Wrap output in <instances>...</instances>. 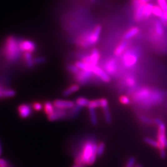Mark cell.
<instances>
[{
  "label": "cell",
  "instance_id": "1",
  "mask_svg": "<svg viewBox=\"0 0 167 167\" xmlns=\"http://www.w3.org/2000/svg\"><path fill=\"white\" fill-rule=\"evenodd\" d=\"M164 99L162 92L152 90L148 87H143L136 92L134 96V100L144 105H152L160 103Z\"/></svg>",
  "mask_w": 167,
  "mask_h": 167
},
{
  "label": "cell",
  "instance_id": "2",
  "mask_svg": "<svg viewBox=\"0 0 167 167\" xmlns=\"http://www.w3.org/2000/svg\"><path fill=\"white\" fill-rule=\"evenodd\" d=\"M21 52L19 40L14 36H8L4 47V55L8 61L11 63L16 62L19 59Z\"/></svg>",
  "mask_w": 167,
  "mask_h": 167
},
{
  "label": "cell",
  "instance_id": "3",
  "mask_svg": "<svg viewBox=\"0 0 167 167\" xmlns=\"http://www.w3.org/2000/svg\"><path fill=\"white\" fill-rule=\"evenodd\" d=\"M154 122L158 126L157 133V141L160 144V149H167V137L166 134V126L165 123L159 118H157L154 120Z\"/></svg>",
  "mask_w": 167,
  "mask_h": 167
},
{
  "label": "cell",
  "instance_id": "4",
  "mask_svg": "<svg viewBox=\"0 0 167 167\" xmlns=\"http://www.w3.org/2000/svg\"><path fill=\"white\" fill-rule=\"evenodd\" d=\"M138 60V56L134 50H128L123 57V64L127 68H131L135 65Z\"/></svg>",
  "mask_w": 167,
  "mask_h": 167
},
{
  "label": "cell",
  "instance_id": "5",
  "mask_svg": "<svg viewBox=\"0 0 167 167\" xmlns=\"http://www.w3.org/2000/svg\"><path fill=\"white\" fill-rule=\"evenodd\" d=\"M93 143L91 141L87 142L84 145L82 149L81 155H82V160L84 164L87 165L89 159L92 155V145Z\"/></svg>",
  "mask_w": 167,
  "mask_h": 167
},
{
  "label": "cell",
  "instance_id": "6",
  "mask_svg": "<svg viewBox=\"0 0 167 167\" xmlns=\"http://www.w3.org/2000/svg\"><path fill=\"white\" fill-rule=\"evenodd\" d=\"M19 48L21 52H28L32 53L36 50L35 43L30 40H19Z\"/></svg>",
  "mask_w": 167,
  "mask_h": 167
},
{
  "label": "cell",
  "instance_id": "7",
  "mask_svg": "<svg viewBox=\"0 0 167 167\" xmlns=\"http://www.w3.org/2000/svg\"><path fill=\"white\" fill-rule=\"evenodd\" d=\"M93 74H94L91 71L81 70L76 74V79L78 83L81 85H85L88 83Z\"/></svg>",
  "mask_w": 167,
  "mask_h": 167
},
{
  "label": "cell",
  "instance_id": "8",
  "mask_svg": "<svg viewBox=\"0 0 167 167\" xmlns=\"http://www.w3.org/2000/svg\"><path fill=\"white\" fill-rule=\"evenodd\" d=\"M91 32H87L78 37L76 39V44L83 48H89L90 45L89 43V38Z\"/></svg>",
  "mask_w": 167,
  "mask_h": 167
},
{
  "label": "cell",
  "instance_id": "9",
  "mask_svg": "<svg viewBox=\"0 0 167 167\" xmlns=\"http://www.w3.org/2000/svg\"><path fill=\"white\" fill-rule=\"evenodd\" d=\"M55 108L59 110H65V109H71L75 106L74 102L68 100H56L53 102Z\"/></svg>",
  "mask_w": 167,
  "mask_h": 167
},
{
  "label": "cell",
  "instance_id": "10",
  "mask_svg": "<svg viewBox=\"0 0 167 167\" xmlns=\"http://www.w3.org/2000/svg\"><path fill=\"white\" fill-rule=\"evenodd\" d=\"M92 73L96 76H97L99 78H100V79H102L105 83H109L111 80L109 74L97 65L94 66L92 70Z\"/></svg>",
  "mask_w": 167,
  "mask_h": 167
},
{
  "label": "cell",
  "instance_id": "11",
  "mask_svg": "<svg viewBox=\"0 0 167 167\" xmlns=\"http://www.w3.org/2000/svg\"><path fill=\"white\" fill-rule=\"evenodd\" d=\"M101 31H102L101 26L97 25L94 28L93 31L90 32V38H89V43L90 46L95 45L98 42Z\"/></svg>",
  "mask_w": 167,
  "mask_h": 167
},
{
  "label": "cell",
  "instance_id": "12",
  "mask_svg": "<svg viewBox=\"0 0 167 167\" xmlns=\"http://www.w3.org/2000/svg\"><path fill=\"white\" fill-rule=\"evenodd\" d=\"M18 112L21 118L26 119L32 114V108L28 104H22L18 107Z\"/></svg>",
  "mask_w": 167,
  "mask_h": 167
},
{
  "label": "cell",
  "instance_id": "13",
  "mask_svg": "<svg viewBox=\"0 0 167 167\" xmlns=\"http://www.w3.org/2000/svg\"><path fill=\"white\" fill-rule=\"evenodd\" d=\"M66 116H67V112L64 110L57 109V110H55L52 114L48 116V119L51 121H54L58 119H63Z\"/></svg>",
  "mask_w": 167,
  "mask_h": 167
},
{
  "label": "cell",
  "instance_id": "14",
  "mask_svg": "<svg viewBox=\"0 0 167 167\" xmlns=\"http://www.w3.org/2000/svg\"><path fill=\"white\" fill-rule=\"evenodd\" d=\"M105 69L109 74H114L117 69L116 61L113 58L108 60L105 65Z\"/></svg>",
  "mask_w": 167,
  "mask_h": 167
},
{
  "label": "cell",
  "instance_id": "15",
  "mask_svg": "<svg viewBox=\"0 0 167 167\" xmlns=\"http://www.w3.org/2000/svg\"><path fill=\"white\" fill-rule=\"evenodd\" d=\"M145 4H140L138 6L134 8V19L136 22H140L144 18V9Z\"/></svg>",
  "mask_w": 167,
  "mask_h": 167
},
{
  "label": "cell",
  "instance_id": "16",
  "mask_svg": "<svg viewBox=\"0 0 167 167\" xmlns=\"http://www.w3.org/2000/svg\"><path fill=\"white\" fill-rule=\"evenodd\" d=\"M140 29L138 27H133V28H129L124 35L123 38L125 40H129L134 36L137 35L139 33Z\"/></svg>",
  "mask_w": 167,
  "mask_h": 167
},
{
  "label": "cell",
  "instance_id": "17",
  "mask_svg": "<svg viewBox=\"0 0 167 167\" xmlns=\"http://www.w3.org/2000/svg\"><path fill=\"white\" fill-rule=\"evenodd\" d=\"M128 45V42L126 40H123L118 46L116 48L114 52V53L115 56H119L121 55L123 52L125 51L126 48V47Z\"/></svg>",
  "mask_w": 167,
  "mask_h": 167
},
{
  "label": "cell",
  "instance_id": "18",
  "mask_svg": "<svg viewBox=\"0 0 167 167\" xmlns=\"http://www.w3.org/2000/svg\"><path fill=\"white\" fill-rule=\"evenodd\" d=\"M75 65L81 70L88 71L91 72H92L93 68L94 67V65L90 63H84L83 61H77L75 63Z\"/></svg>",
  "mask_w": 167,
  "mask_h": 167
},
{
  "label": "cell",
  "instance_id": "19",
  "mask_svg": "<svg viewBox=\"0 0 167 167\" xmlns=\"http://www.w3.org/2000/svg\"><path fill=\"white\" fill-rule=\"evenodd\" d=\"M90 64L96 66L100 59V55L99 52V50L96 48H94L92 50L91 54L90 55Z\"/></svg>",
  "mask_w": 167,
  "mask_h": 167
},
{
  "label": "cell",
  "instance_id": "20",
  "mask_svg": "<svg viewBox=\"0 0 167 167\" xmlns=\"http://www.w3.org/2000/svg\"><path fill=\"white\" fill-rule=\"evenodd\" d=\"M79 89V86L78 84H74L67 88L66 90H64L63 92V95L64 97H68L72 94L77 92Z\"/></svg>",
  "mask_w": 167,
  "mask_h": 167
},
{
  "label": "cell",
  "instance_id": "21",
  "mask_svg": "<svg viewBox=\"0 0 167 167\" xmlns=\"http://www.w3.org/2000/svg\"><path fill=\"white\" fill-rule=\"evenodd\" d=\"M154 5L150 3H147L144 9V18H149L152 14Z\"/></svg>",
  "mask_w": 167,
  "mask_h": 167
},
{
  "label": "cell",
  "instance_id": "22",
  "mask_svg": "<svg viewBox=\"0 0 167 167\" xmlns=\"http://www.w3.org/2000/svg\"><path fill=\"white\" fill-rule=\"evenodd\" d=\"M24 60L26 61V63L29 68H31L34 65V59L33 58V56L31 53L26 52L24 53Z\"/></svg>",
  "mask_w": 167,
  "mask_h": 167
},
{
  "label": "cell",
  "instance_id": "23",
  "mask_svg": "<svg viewBox=\"0 0 167 167\" xmlns=\"http://www.w3.org/2000/svg\"><path fill=\"white\" fill-rule=\"evenodd\" d=\"M162 25V22L160 21H157L155 23V30L159 37L163 35L164 33V29Z\"/></svg>",
  "mask_w": 167,
  "mask_h": 167
},
{
  "label": "cell",
  "instance_id": "24",
  "mask_svg": "<svg viewBox=\"0 0 167 167\" xmlns=\"http://www.w3.org/2000/svg\"><path fill=\"white\" fill-rule=\"evenodd\" d=\"M44 110L45 113L48 116L52 114L55 111V106L50 102H47L44 105Z\"/></svg>",
  "mask_w": 167,
  "mask_h": 167
},
{
  "label": "cell",
  "instance_id": "25",
  "mask_svg": "<svg viewBox=\"0 0 167 167\" xmlns=\"http://www.w3.org/2000/svg\"><path fill=\"white\" fill-rule=\"evenodd\" d=\"M89 116H90L91 123L94 126H96L98 123V119H97V116L95 109H89Z\"/></svg>",
  "mask_w": 167,
  "mask_h": 167
},
{
  "label": "cell",
  "instance_id": "26",
  "mask_svg": "<svg viewBox=\"0 0 167 167\" xmlns=\"http://www.w3.org/2000/svg\"><path fill=\"white\" fill-rule=\"evenodd\" d=\"M16 94V92L14 90L12 89H4L2 92L1 98H10L14 97Z\"/></svg>",
  "mask_w": 167,
  "mask_h": 167
},
{
  "label": "cell",
  "instance_id": "27",
  "mask_svg": "<svg viewBox=\"0 0 167 167\" xmlns=\"http://www.w3.org/2000/svg\"><path fill=\"white\" fill-rule=\"evenodd\" d=\"M76 105H78L81 107H88L89 103H90V101L88 99H87L86 98L79 97L76 99Z\"/></svg>",
  "mask_w": 167,
  "mask_h": 167
},
{
  "label": "cell",
  "instance_id": "28",
  "mask_svg": "<svg viewBox=\"0 0 167 167\" xmlns=\"http://www.w3.org/2000/svg\"><path fill=\"white\" fill-rule=\"evenodd\" d=\"M165 12L162 10V9L158 6H154L152 14L157 17H159V18H161L164 15Z\"/></svg>",
  "mask_w": 167,
  "mask_h": 167
},
{
  "label": "cell",
  "instance_id": "29",
  "mask_svg": "<svg viewBox=\"0 0 167 167\" xmlns=\"http://www.w3.org/2000/svg\"><path fill=\"white\" fill-rule=\"evenodd\" d=\"M144 142L147 144L148 145L153 147H155V148H157L159 149H160V144L159 143L158 141H156L154 139H151L150 138H145L144 139Z\"/></svg>",
  "mask_w": 167,
  "mask_h": 167
},
{
  "label": "cell",
  "instance_id": "30",
  "mask_svg": "<svg viewBox=\"0 0 167 167\" xmlns=\"http://www.w3.org/2000/svg\"><path fill=\"white\" fill-rule=\"evenodd\" d=\"M103 110H104V117H105V121L107 123H110L111 122V116L110 114V112L109 111V107L106 106L102 108Z\"/></svg>",
  "mask_w": 167,
  "mask_h": 167
},
{
  "label": "cell",
  "instance_id": "31",
  "mask_svg": "<svg viewBox=\"0 0 167 167\" xmlns=\"http://www.w3.org/2000/svg\"><path fill=\"white\" fill-rule=\"evenodd\" d=\"M81 110V107L76 105L73 108L71 109V110L69 112V116L71 118H74L77 116V114L79 113Z\"/></svg>",
  "mask_w": 167,
  "mask_h": 167
},
{
  "label": "cell",
  "instance_id": "32",
  "mask_svg": "<svg viewBox=\"0 0 167 167\" xmlns=\"http://www.w3.org/2000/svg\"><path fill=\"white\" fill-rule=\"evenodd\" d=\"M105 144L104 142H100L97 145V155L98 156H102L105 151Z\"/></svg>",
  "mask_w": 167,
  "mask_h": 167
},
{
  "label": "cell",
  "instance_id": "33",
  "mask_svg": "<svg viewBox=\"0 0 167 167\" xmlns=\"http://www.w3.org/2000/svg\"><path fill=\"white\" fill-rule=\"evenodd\" d=\"M98 107H100V100H94L92 101H90L89 105L88 106L89 109H97Z\"/></svg>",
  "mask_w": 167,
  "mask_h": 167
},
{
  "label": "cell",
  "instance_id": "34",
  "mask_svg": "<svg viewBox=\"0 0 167 167\" xmlns=\"http://www.w3.org/2000/svg\"><path fill=\"white\" fill-rule=\"evenodd\" d=\"M126 83L127 84V85L129 87H134L136 84V81L135 79L133 76H129L126 78Z\"/></svg>",
  "mask_w": 167,
  "mask_h": 167
},
{
  "label": "cell",
  "instance_id": "35",
  "mask_svg": "<svg viewBox=\"0 0 167 167\" xmlns=\"http://www.w3.org/2000/svg\"><path fill=\"white\" fill-rule=\"evenodd\" d=\"M67 69L70 73H71L73 74H78L80 71L79 69L75 64L74 65H68L67 67Z\"/></svg>",
  "mask_w": 167,
  "mask_h": 167
},
{
  "label": "cell",
  "instance_id": "36",
  "mask_svg": "<svg viewBox=\"0 0 167 167\" xmlns=\"http://www.w3.org/2000/svg\"><path fill=\"white\" fill-rule=\"evenodd\" d=\"M159 6L162 9L164 12H167V0H157Z\"/></svg>",
  "mask_w": 167,
  "mask_h": 167
},
{
  "label": "cell",
  "instance_id": "37",
  "mask_svg": "<svg viewBox=\"0 0 167 167\" xmlns=\"http://www.w3.org/2000/svg\"><path fill=\"white\" fill-rule=\"evenodd\" d=\"M140 119L144 123H146V124H152L153 123V121L149 117L146 116H144V115H141L140 116Z\"/></svg>",
  "mask_w": 167,
  "mask_h": 167
},
{
  "label": "cell",
  "instance_id": "38",
  "mask_svg": "<svg viewBox=\"0 0 167 167\" xmlns=\"http://www.w3.org/2000/svg\"><path fill=\"white\" fill-rule=\"evenodd\" d=\"M119 101L121 104L124 105H129L131 103L130 99L128 97L124 95H123L119 98Z\"/></svg>",
  "mask_w": 167,
  "mask_h": 167
},
{
  "label": "cell",
  "instance_id": "39",
  "mask_svg": "<svg viewBox=\"0 0 167 167\" xmlns=\"http://www.w3.org/2000/svg\"><path fill=\"white\" fill-rule=\"evenodd\" d=\"M33 108L35 111H40L43 109V105L40 102H35L33 104Z\"/></svg>",
  "mask_w": 167,
  "mask_h": 167
},
{
  "label": "cell",
  "instance_id": "40",
  "mask_svg": "<svg viewBox=\"0 0 167 167\" xmlns=\"http://www.w3.org/2000/svg\"><path fill=\"white\" fill-rule=\"evenodd\" d=\"M46 61V59L44 57H38L34 58V63L35 64H42Z\"/></svg>",
  "mask_w": 167,
  "mask_h": 167
},
{
  "label": "cell",
  "instance_id": "41",
  "mask_svg": "<svg viewBox=\"0 0 167 167\" xmlns=\"http://www.w3.org/2000/svg\"><path fill=\"white\" fill-rule=\"evenodd\" d=\"M136 162V159L134 157H130L127 162V166L128 167H133Z\"/></svg>",
  "mask_w": 167,
  "mask_h": 167
},
{
  "label": "cell",
  "instance_id": "42",
  "mask_svg": "<svg viewBox=\"0 0 167 167\" xmlns=\"http://www.w3.org/2000/svg\"><path fill=\"white\" fill-rule=\"evenodd\" d=\"M160 157H161V159H165L167 157V152L165 149H160Z\"/></svg>",
  "mask_w": 167,
  "mask_h": 167
},
{
  "label": "cell",
  "instance_id": "43",
  "mask_svg": "<svg viewBox=\"0 0 167 167\" xmlns=\"http://www.w3.org/2000/svg\"><path fill=\"white\" fill-rule=\"evenodd\" d=\"M6 166H8V162L3 159H0V167H6Z\"/></svg>",
  "mask_w": 167,
  "mask_h": 167
},
{
  "label": "cell",
  "instance_id": "44",
  "mask_svg": "<svg viewBox=\"0 0 167 167\" xmlns=\"http://www.w3.org/2000/svg\"><path fill=\"white\" fill-rule=\"evenodd\" d=\"M151 0H139V3L140 4H147L148 3L149 1H150Z\"/></svg>",
  "mask_w": 167,
  "mask_h": 167
},
{
  "label": "cell",
  "instance_id": "45",
  "mask_svg": "<svg viewBox=\"0 0 167 167\" xmlns=\"http://www.w3.org/2000/svg\"><path fill=\"white\" fill-rule=\"evenodd\" d=\"M4 88L3 87H2L1 85H0V98H1V95H2V92Z\"/></svg>",
  "mask_w": 167,
  "mask_h": 167
},
{
  "label": "cell",
  "instance_id": "46",
  "mask_svg": "<svg viewBox=\"0 0 167 167\" xmlns=\"http://www.w3.org/2000/svg\"><path fill=\"white\" fill-rule=\"evenodd\" d=\"M2 152H3V150H2V145H1V143L0 142V156L2 154Z\"/></svg>",
  "mask_w": 167,
  "mask_h": 167
},
{
  "label": "cell",
  "instance_id": "47",
  "mask_svg": "<svg viewBox=\"0 0 167 167\" xmlns=\"http://www.w3.org/2000/svg\"><path fill=\"white\" fill-rule=\"evenodd\" d=\"M85 167V165H74L73 167Z\"/></svg>",
  "mask_w": 167,
  "mask_h": 167
},
{
  "label": "cell",
  "instance_id": "48",
  "mask_svg": "<svg viewBox=\"0 0 167 167\" xmlns=\"http://www.w3.org/2000/svg\"><path fill=\"white\" fill-rule=\"evenodd\" d=\"M165 17L167 21V12H165Z\"/></svg>",
  "mask_w": 167,
  "mask_h": 167
},
{
  "label": "cell",
  "instance_id": "49",
  "mask_svg": "<svg viewBox=\"0 0 167 167\" xmlns=\"http://www.w3.org/2000/svg\"><path fill=\"white\" fill-rule=\"evenodd\" d=\"M95 1H96V0H90V2H91V3H95Z\"/></svg>",
  "mask_w": 167,
  "mask_h": 167
},
{
  "label": "cell",
  "instance_id": "50",
  "mask_svg": "<svg viewBox=\"0 0 167 167\" xmlns=\"http://www.w3.org/2000/svg\"><path fill=\"white\" fill-rule=\"evenodd\" d=\"M8 167V166H6V167Z\"/></svg>",
  "mask_w": 167,
  "mask_h": 167
},
{
  "label": "cell",
  "instance_id": "51",
  "mask_svg": "<svg viewBox=\"0 0 167 167\" xmlns=\"http://www.w3.org/2000/svg\"><path fill=\"white\" fill-rule=\"evenodd\" d=\"M140 167V166H138V167Z\"/></svg>",
  "mask_w": 167,
  "mask_h": 167
},
{
  "label": "cell",
  "instance_id": "52",
  "mask_svg": "<svg viewBox=\"0 0 167 167\" xmlns=\"http://www.w3.org/2000/svg\"></svg>",
  "mask_w": 167,
  "mask_h": 167
}]
</instances>
